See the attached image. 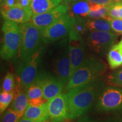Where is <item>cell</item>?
<instances>
[{
  "mask_svg": "<svg viewBox=\"0 0 122 122\" xmlns=\"http://www.w3.org/2000/svg\"><path fill=\"white\" fill-rule=\"evenodd\" d=\"M105 84L100 78L81 85L66 93L68 103V120H72L84 115L97 100Z\"/></svg>",
  "mask_w": 122,
  "mask_h": 122,
  "instance_id": "cell-1",
  "label": "cell"
},
{
  "mask_svg": "<svg viewBox=\"0 0 122 122\" xmlns=\"http://www.w3.org/2000/svg\"><path fill=\"white\" fill-rule=\"evenodd\" d=\"M106 70V65L101 59L92 56L85 59L71 76L66 86L65 91L67 92L100 78Z\"/></svg>",
  "mask_w": 122,
  "mask_h": 122,
  "instance_id": "cell-2",
  "label": "cell"
},
{
  "mask_svg": "<svg viewBox=\"0 0 122 122\" xmlns=\"http://www.w3.org/2000/svg\"><path fill=\"white\" fill-rule=\"evenodd\" d=\"M21 41L18 52L19 61L29 59L43 50L40 30L31 22L20 24Z\"/></svg>",
  "mask_w": 122,
  "mask_h": 122,
  "instance_id": "cell-3",
  "label": "cell"
},
{
  "mask_svg": "<svg viewBox=\"0 0 122 122\" xmlns=\"http://www.w3.org/2000/svg\"><path fill=\"white\" fill-rule=\"evenodd\" d=\"M2 41L0 55L4 60H9L17 54L21 41L20 24L5 20L2 27Z\"/></svg>",
  "mask_w": 122,
  "mask_h": 122,
  "instance_id": "cell-4",
  "label": "cell"
},
{
  "mask_svg": "<svg viewBox=\"0 0 122 122\" xmlns=\"http://www.w3.org/2000/svg\"><path fill=\"white\" fill-rule=\"evenodd\" d=\"M42 50L38 51L30 58L20 61L16 67L15 75L18 84L25 90L37 80L42 72L39 70V65Z\"/></svg>",
  "mask_w": 122,
  "mask_h": 122,
  "instance_id": "cell-5",
  "label": "cell"
},
{
  "mask_svg": "<svg viewBox=\"0 0 122 122\" xmlns=\"http://www.w3.org/2000/svg\"><path fill=\"white\" fill-rule=\"evenodd\" d=\"M75 23V18L66 14L48 27L40 30L42 41L45 44L53 43L65 37L69 34Z\"/></svg>",
  "mask_w": 122,
  "mask_h": 122,
  "instance_id": "cell-6",
  "label": "cell"
},
{
  "mask_svg": "<svg viewBox=\"0 0 122 122\" xmlns=\"http://www.w3.org/2000/svg\"><path fill=\"white\" fill-rule=\"evenodd\" d=\"M122 109V89L116 86L105 87L96 104V110L100 112H111Z\"/></svg>",
  "mask_w": 122,
  "mask_h": 122,
  "instance_id": "cell-7",
  "label": "cell"
},
{
  "mask_svg": "<svg viewBox=\"0 0 122 122\" xmlns=\"http://www.w3.org/2000/svg\"><path fill=\"white\" fill-rule=\"evenodd\" d=\"M68 50L71 63V77L83 63L85 57V43L81 34L74 27L68 34ZM71 78V77H70Z\"/></svg>",
  "mask_w": 122,
  "mask_h": 122,
  "instance_id": "cell-8",
  "label": "cell"
},
{
  "mask_svg": "<svg viewBox=\"0 0 122 122\" xmlns=\"http://www.w3.org/2000/svg\"><path fill=\"white\" fill-rule=\"evenodd\" d=\"M53 69L56 76L66 86L71 77V63L68 54V44L66 40L61 42L59 51L54 56L53 61Z\"/></svg>",
  "mask_w": 122,
  "mask_h": 122,
  "instance_id": "cell-9",
  "label": "cell"
},
{
  "mask_svg": "<svg viewBox=\"0 0 122 122\" xmlns=\"http://www.w3.org/2000/svg\"><path fill=\"white\" fill-rule=\"evenodd\" d=\"M118 35L114 32L91 31L86 39V44L92 52L101 54L114 45Z\"/></svg>",
  "mask_w": 122,
  "mask_h": 122,
  "instance_id": "cell-10",
  "label": "cell"
},
{
  "mask_svg": "<svg viewBox=\"0 0 122 122\" xmlns=\"http://www.w3.org/2000/svg\"><path fill=\"white\" fill-rule=\"evenodd\" d=\"M68 8V5L62 2L50 11L40 14L33 15L30 22L39 30H42L67 14Z\"/></svg>",
  "mask_w": 122,
  "mask_h": 122,
  "instance_id": "cell-11",
  "label": "cell"
},
{
  "mask_svg": "<svg viewBox=\"0 0 122 122\" xmlns=\"http://www.w3.org/2000/svg\"><path fill=\"white\" fill-rule=\"evenodd\" d=\"M36 82L39 83L43 91L44 98L49 101L62 93L65 85L57 76H51L43 71Z\"/></svg>",
  "mask_w": 122,
  "mask_h": 122,
  "instance_id": "cell-12",
  "label": "cell"
},
{
  "mask_svg": "<svg viewBox=\"0 0 122 122\" xmlns=\"http://www.w3.org/2000/svg\"><path fill=\"white\" fill-rule=\"evenodd\" d=\"M50 122H62L67 119L68 103L66 94L61 93L47 102Z\"/></svg>",
  "mask_w": 122,
  "mask_h": 122,
  "instance_id": "cell-13",
  "label": "cell"
},
{
  "mask_svg": "<svg viewBox=\"0 0 122 122\" xmlns=\"http://www.w3.org/2000/svg\"><path fill=\"white\" fill-rule=\"evenodd\" d=\"M1 14L5 20L21 24L29 22L33 16L30 7H23L18 5L12 8L1 9Z\"/></svg>",
  "mask_w": 122,
  "mask_h": 122,
  "instance_id": "cell-14",
  "label": "cell"
},
{
  "mask_svg": "<svg viewBox=\"0 0 122 122\" xmlns=\"http://www.w3.org/2000/svg\"><path fill=\"white\" fill-rule=\"evenodd\" d=\"M23 118L37 122H43L49 120V116L47 102L40 106L28 105Z\"/></svg>",
  "mask_w": 122,
  "mask_h": 122,
  "instance_id": "cell-15",
  "label": "cell"
},
{
  "mask_svg": "<svg viewBox=\"0 0 122 122\" xmlns=\"http://www.w3.org/2000/svg\"><path fill=\"white\" fill-rule=\"evenodd\" d=\"M24 88L22 86H16L14 91V96L11 102L10 108L17 112L23 117V114L28 105V98L27 97L26 91H23Z\"/></svg>",
  "mask_w": 122,
  "mask_h": 122,
  "instance_id": "cell-16",
  "label": "cell"
},
{
  "mask_svg": "<svg viewBox=\"0 0 122 122\" xmlns=\"http://www.w3.org/2000/svg\"><path fill=\"white\" fill-rule=\"evenodd\" d=\"M92 3L88 0H76L68 5V11L75 19L86 18L91 11Z\"/></svg>",
  "mask_w": 122,
  "mask_h": 122,
  "instance_id": "cell-17",
  "label": "cell"
},
{
  "mask_svg": "<svg viewBox=\"0 0 122 122\" xmlns=\"http://www.w3.org/2000/svg\"><path fill=\"white\" fill-rule=\"evenodd\" d=\"M107 62L111 69H117L122 66V38L118 43L114 44L109 49Z\"/></svg>",
  "mask_w": 122,
  "mask_h": 122,
  "instance_id": "cell-18",
  "label": "cell"
},
{
  "mask_svg": "<svg viewBox=\"0 0 122 122\" xmlns=\"http://www.w3.org/2000/svg\"><path fill=\"white\" fill-rule=\"evenodd\" d=\"M63 2V0H32L30 8L33 15L40 14L56 8Z\"/></svg>",
  "mask_w": 122,
  "mask_h": 122,
  "instance_id": "cell-19",
  "label": "cell"
},
{
  "mask_svg": "<svg viewBox=\"0 0 122 122\" xmlns=\"http://www.w3.org/2000/svg\"><path fill=\"white\" fill-rule=\"evenodd\" d=\"M84 25L86 30L90 31H104L114 32L109 21L106 19H92L84 20Z\"/></svg>",
  "mask_w": 122,
  "mask_h": 122,
  "instance_id": "cell-20",
  "label": "cell"
},
{
  "mask_svg": "<svg viewBox=\"0 0 122 122\" xmlns=\"http://www.w3.org/2000/svg\"><path fill=\"white\" fill-rule=\"evenodd\" d=\"M92 3V2H91ZM109 7L92 3L91 11L88 17L92 19H106L109 17Z\"/></svg>",
  "mask_w": 122,
  "mask_h": 122,
  "instance_id": "cell-21",
  "label": "cell"
},
{
  "mask_svg": "<svg viewBox=\"0 0 122 122\" xmlns=\"http://www.w3.org/2000/svg\"><path fill=\"white\" fill-rule=\"evenodd\" d=\"M14 96V92H7L1 91L0 94V112L1 114L6 111L7 108L13 101Z\"/></svg>",
  "mask_w": 122,
  "mask_h": 122,
  "instance_id": "cell-22",
  "label": "cell"
},
{
  "mask_svg": "<svg viewBox=\"0 0 122 122\" xmlns=\"http://www.w3.org/2000/svg\"><path fill=\"white\" fill-rule=\"evenodd\" d=\"M26 93L28 99L41 98L43 97V91L41 86L37 82L30 85L26 89Z\"/></svg>",
  "mask_w": 122,
  "mask_h": 122,
  "instance_id": "cell-23",
  "label": "cell"
},
{
  "mask_svg": "<svg viewBox=\"0 0 122 122\" xmlns=\"http://www.w3.org/2000/svg\"><path fill=\"white\" fill-rule=\"evenodd\" d=\"M15 88V79L14 75L11 73H7L5 76L2 81V91L7 92H13Z\"/></svg>",
  "mask_w": 122,
  "mask_h": 122,
  "instance_id": "cell-24",
  "label": "cell"
},
{
  "mask_svg": "<svg viewBox=\"0 0 122 122\" xmlns=\"http://www.w3.org/2000/svg\"><path fill=\"white\" fill-rule=\"evenodd\" d=\"M107 81L111 85L122 87V67L107 77Z\"/></svg>",
  "mask_w": 122,
  "mask_h": 122,
  "instance_id": "cell-25",
  "label": "cell"
},
{
  "mask_svg": "<svg viewBox=\"0 0 122 122\" xmlns=\"http://www.w3.org/2000/svg\"><path fill=\"white\" fill-rule=\"evenodd\" d=\"M22 118V116L9 108L2 114L1 122H18Z\"/></svg>",
  "mask_w": 122,
  "mask_h": 122,
  "instance_id": "cell-26",
  "label": "cell"
},
{
  "mask_svg": "<svg viewBox=\"0 0 122 122\" xmlns=\"http://www.w3.org/2000/svg\"><path fill=\"white\" fill-rule=\"evenodd\" d=\"M109 7V15L111 18L122 19V1L114 2Z\"/></svg>",
  "mask_w": 122,
  "mask_h": 122,
  "instance_id": "cell-27",
  "label": "cell"
},
{
  "mask_svg": "<svg viewBox=\"0 0 122 122\" xmlns=\"http://www.w3.org/2000/svg\"><path fill=\"white\" fill-rule=\"evenodd\" d=\"M107 20L109 21L111 28L114 33L122 34V19L112 18L109 16Z\"/></svg>",
  "mask_w": 122,
  "mask_h": 122,
  "instance_id": "cell-28",
  "label": "cell"
},
{
  "mask_svg": "<svg viewBox=\"0 0 122 122\" xmlns=\"http://www.w3.org/2000/svg\"><path fill=\"white\" fill-rule=\"evenodd\" d=\"M19 5V0H4L1 4V9L12 8Z\"/></svg>",
  "mask_w": 122,
  "mask_h": 122,
  "instance_id": "cell-29",
  "label": "cell"
},
{
  "mask_svg": "<svg viewBox=\"0 0 122 122\" xmlns=\"http://www.w3.org/2000/svg\"><path fill=\"white\" fill-rule=\"evenodd\" d=\"M28 105H32V106H40L44 104V103H46L48 102V101L45 100L44 97L39 98H35V99H28Z\"/></svg>",
  "mask_w": 122,
  "mask_h": 122,
  "instance_id": "cell-30",
  "label": "cell"
},
{
  "mask_svg": "<svg viewBox=\"0 0 122 122\" xmlns=\"http://www.w3.org/2000/svg\"><path fill=\"white\" fill-rule=\"evenodd\" d=\"M88 1L93 4L106 6H110L114 3L111 0H88Z\"/></svg>",
  "mask_w": 122,
  "mask_h": 122,
  "instance_id": "cell-31",
  "label": "cell"
},
{
  "mask_svg": "<svg viewBox=\"0 0 122 122\" xmlns=\"http://www.w3.org/2000/svg\"><path fill=\"white\" fill-rule=\"evenodd\" d=\"M32 0H19V5L23 7H30Z\"/></svg>",
  "mask_w": 122,
  "mask_h": 122,
  "instance_id": "cell-32",
  "label": "cell"
},
{
  "mask_svg": "<svg viewBox=\"0 0 122 122\" xmlns=\"http://www.w3.org/2000/svg\"><path fill=\"white\" fill-rule=\"evenodd\" d=\"M77 122H99L94 121V120H92L91 119L87 118V117H85V118L81 119L79 120Z\"/></svg>",
  "mask_w": 122,
  "mask_h": 122,
  "instance_id": "cell-33",
  "label": "cell"
},
{
  "mask_svg": "<svg viewBox=\"0 0 122 122\" xmlns=\"http://www.w3.org/2000/svg\"><path fill=\"white\" fill-rule=\"evenodd\" d=\"M35 122V121H33V120H31L27 119L24 118L22 117V118L19 120V122ZM43 122H50V120H49V119L48 120H46V121H45Z\"/></svg>",
  "mask_w": 122,
  "mask_h": 122,
  "instance_id": "cell-34",
  "label": "cell"
},
{
  "mask_svg": "<svg viewBox=\"0 0 122 122\" xmlns=\"http://www.w3.org/2000/svg\"><path fill=\"white\" fill-rule=\"evenodd\" d=\"M75 1H76V0H63V2L65 3V4L67 5H69L71 2H74Z\"/></svg>",
  "mask_w": 122,
  "mask_h": 122,
  "instance_id": "cell-35",
  "label": "cell"
},
{
  "mask_svg": "<svg viewBox=\"0 0 122 122\" xmlns=\"http://www.w3.org/2000/svg\"><path fill=\"white\" fill-rule=\"evenodd\" d=\"M112 1H113L114 2H119L122 1V0H111Z\"/></svg>",
  "mask_w": 122,
  "mask_h": 122,
  "instance_id": "cell-36",
  "label": "cell"
},
{
  "mask_svg": "<svg viewBox=\"0 0 122 122\" xmlns=\"http://www.w3.org/2000/svg\"><path fill=\"white\" fill-rule=\"evenodd\" d=\"M3 1H4V0H0V2H1V4L3 2Z\"/></svg>",
  "mask_w": 122,
  "mask_h": 122,
  "instance_id": "cell-37",
  "label": "cell"
},
{
  "mask_svg": "<svg viewBox=\"0 0 122 122\" xmlns=\"http://www.w3.org/2000/svg\"></svg>",
  "mask_w": 122,
  "mask_h": 122,
  "instance_id": "cell-38",
  "label": "cell"
}]
</instances>
